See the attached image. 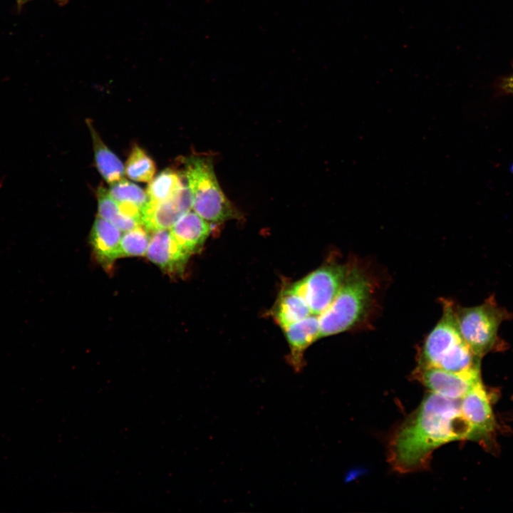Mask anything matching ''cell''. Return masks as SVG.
I'll return each instance as SVG.
<instances>
[{
  "instance_id": "30bf717a",
  "label": "cell",
  "mask_w": 513,
  "mask_h": 513,
  "mask_svg": "<svg viewBox=\"0 0 513 513\" xmlns=\"http://www.w3.org/2000/svg\"><path fill=\"white\" fill-rule=\"evenodd\" d=\"M146 254L150 261L170 274L181 273L190 256L175 242L168 229L153 232Z\"/></svg>"
},
{
  "instance_id": "2e32d148",
  "label": "cell",
  "mask_w": 513,
  "mask_h": 513,
  "mask_svg": "<svg viewBox=\"0 0 513 513\" xmlns=\"http://www.w3.org/2000/svg\"><path fill=\"white\" fill-rule=\"evenodd\" d=\"M97 198L99 217L110 222L120 231L127 232L142 225L138 220L121 213L117 202L104 187H98Z\"/></svg>"
},
{
  "instance_id": "52a82bcc",
  "label": "cell",
  "mask_w": 513,
  "mask_h": 513,
  "mask_svg": "<svg viewBox=\"0 0 513 513\" xmlns=\"http://www.w3.org/2000/svg\"><path fill=\"white\" fill-rule=\"evenodd\" d=\"M480 373V370L455 373L435 367H417L415 376L430 392L450 399L460 400L481 380Z\"/></svg>"
},
{
  "instance_id": "ffe728a7",
  "label": "cell",
  "mask_w": 513,
  "mask_h": 513,
  "mask_svg": "<svg viewBox=\"0 0 513 513\" xmlns=\"http://www.w3.org/2000/svg\"><path fill=\"white\" fill-rule=\"evenodd\" d=\"M148 231L142 225L125 232L120 240L122 256H144L150 244Z\"/></svg>"
},
{
  "instance_id": "4fadbf2b",
  "label": "cell",
  "mask_w": 513,
  "mask_h": 513,
  "mask_svg": "<svg viewBox=\"0 0 513 513\" xmlns=\"http://www.w3.org/2000/svg\"><path fill=\"white\" fill-rule=\"evenodd\" d=\"M120 230L110 222L98 217L90 232V244L98 261L105 267L110 266L120 252Z\"/></svg>"
},
{
  "instance_id": "7a4b0ae2",
  "label": "cell",
  "mask_w": 513,
  "mask_h": 513,
  "mask_svg": "<svg viewBox=\"0 0 513 513\" xmlns=\"http://www.w3.org/2000/svg\"><path fill=\"white\" fill-rule=\"evenodd\" d=\"M373 285L363 269L349 264L345 281L329 306L319 316V338L348 331L368 314Z\"/></svg>"
},
{
  "instance_id": "8fae6325",
  "label": "cell",
  "mask_w": 513,
  "mask_h": 513,
  "mask_svg": "<svg viewBox=\"0 0 513 513\" xmlns=\"http://www.w3.org/2000/svg\"><path fill=\"white\" fill-rule=\"evenodd\" d=\"M283 330L290 350L287 360L296 372H300L304 366L305 350L320 338L318 316L311 314Z\"/></svg>"
},
{
  "instance_id": "603a6c76",
  "label": "cell",
  "mask_w": 513,
  "mask_h": 513,
  "mask_svg": "<svg viewBox=\"0 0 513 513\" xmlns=\"http://www.w3.org/2000/svg\"><path fill=\"white\" fill-rule=\"evenodd\" d=\"M4 185V177L0 174V190L2 189Z\"/></svg>"
},
{
  "instance_id": "7402d4cb",
  "label": "cell",
  "mask_w": 513,
  "mask_h": 513,
  "mask_svg": "<svg viewBox=\"0 0 513 513\" xmlns=\"http://www.w3.org/2000/svg\"><path fill=\"white\" fill-rule=\"evenodd\" d=\"M28 1H30V0H16V1L19 4V6H20L21 4H23ZM56 1L60 4H63L66 0H56Z\"/></svg>"
},
{
  "instance_id": "9a60e30c",
  "label": "cell",
  "mask_w": 513,
  "mask_h": 513,
  "mask_svg": "<svg viewBox=\"0 0 513 513\" xmlns=\"http://www.w3.org/2000/svg\"><path fill=\"white\" fill-rule=\"evenodd\" d=\"M92 135L95 158L98 171L110 184L123 179L124 169L122 162L102 142L90 123H88Z\"/></svg>"
},
{
  "instance_id": "6da1fadb",
  "label": "cell",
  "mask_w": 513,
  "mask_h": 513,
  "mask_svg": "<svg viewBox=\"0 0 513 513\" xmlns=\"http://www.w3.org/2000/svg\"><path fill=\"white\" fill-rule=\"evenodd\" d=\"M464 439H475V435L460 412V400L430 392L394 433L388 461L400 473L418 471L427 467L437 448Z\"/></svg>"
},
{
  "instance_id": "5b68a950",
  "label": "cell",
  "mask_w": 513,
  "mask_h": 513,
  "mask_svg": "<svg viewBox=\"0 0 513 513\" xmlns=\"http://www.w3.org/2000/svg\"><path fill=\"white\" fill-rule=\"evenodd\" d=\"M349 263L324 265L293 284L306 301L311 313L319 316L334 300L348 270Z\"/></svg>"
},
{
  "instance_id": "ba28073f",
  "label": "cell",
  "mask_w": 513,
  "mask_h": 513,
  "mask_svg": "<svg viewBox=\"0 0 513 513\" xmlns=\"http://www.w3.org/2000/svg\"><path fill=\"white\" fill-rule=\"evenodd\" d=\"M191 208L192 195L188 186L184 185L168 200L158 202L148 201L142 212V225L151 232L168 229Z\"/></svg>"
},
{
  "instance_id": "8992f818",
  "label": "cell",
  "mask_w": 513,
  "mask_h": 513,
  "mask_svg": "<svg viewBox=\"0 0 513 513\" xmlns=\"http://www.w3.org/2000/svg\"><path fill=\"white\" fill-rule=\"evenodd\" d=\"M452 301H442L443 313L421 347L418 368L436 367L442 357L463 341L458 330Z\"/></svg>"
},
{
  "instance_id": "e0dca14e",
  "label": "cell",
  "mask_w": 513,
  "mask_h": 513,
  "mask_svg": "<svg viewBox=\"0 0 513 513\" xmlns=\"http://www.w3.org/2000/svg\"><path fill=\"white\" fill-rule=\"evenodd\" d=\"M182 176L172 169L162 171L148 185L149 202H158L173 197L184 185Z\"/></svg>"
},
{
  "instance_id": "5bb4252c",
  "label": "cell",
  "mask_w": 513,
  "mask_h": 513,
  "mask_svg": "<svg viewBox=\"0 0 513 513\" xmlns=\"http://www.w3.org/2000/svg\"><path fill=\"white\" fill-rule=\"evenodd\" d=\"M311 314L306 301L293 284L281 291L273 309L274 318L282 329Z\"/></svg>"
},
{
  "instance_id": "7c38bea8",
  "label": "cell",
  "mask_w": 513,
  "mask_h": 513,
  "mask_svg": "<svg viewBox=\"0 0 513 513\" xmlns=\"http://www.w3.org/2000/svg\"><path fill=\"white\" fill-rule=\"evenodd\" d=\"M180 247L191 255L203 246L212 231V224L195 212H188L170 230Z\"/></svg>"
},
{
  "instance_id": "277c9868",
  "label": "cell",
  "mask_w": 513,
  "mask_h": 513,
  "mask_svg": "<svg viewBox=\"0 0 513 513\" xmlns=\"http://www.w3.org/2000/svg\"><path fill=\"white\" fill-rule=\"evenodd\" d=\"M183 176L192 200V209L212 223L241 217L240 212L222 190L209 157L192 156L185 160Z\"/></svg>"
},
{
  "instance_id": "ac0fdd59",
  "label": "cell",
  "mask_w": 513,
  "mask_h": 513,
  "mask_svg": "<svg viewBox=\"0 0 513 513\" xmlns=\"http://www.w3.org/2000/svg\"><path fill=\"white\" fill-rule=\"evenodd\" d=\"M109 193L119 205L138 209L142 212L149 201L147 192L124 179L111 184Z\"/></svg>"
},
{
  "instance_id": "d6986e66",
  "label": "cell",
  "mask_w": 513,
  "mask_h": 513,
  "mask_svg": "<svg viewBox=\"0 0 513 513\" xmlns=\"http://www.w3.org/2000/svg\"><path fill=\"white\" fill-rule=\"evenodd\" d=\"M125 172L133 180L149 182L155 175V165L142 149L135 145L126 162Z\"/></svg>"
},
{
  "instance_id": "3957f363",
  "label": "cell",
  "mask_w": 513,
  "mask_h": 513,
  "mask_svg": "<svg viewBox=\"0 0 513 513\" xmlns=\"http://www.w3.org/2000/svg\"><path fill=\"white\" fill-rule=\"evenodd\" d=\"M455 316L462 340L475 355L482 358L489 352L507 348V343L499 336V328L513 318L512 312L498 304L494 295L476 306L463 307L455 304Z\"/></svg>"
},
{
  "instance_id": "44dd1931",
  "label": "cell",
  "mask_w": 513,
  "mask_h": 513,
  "mask_svg": "<svg viewBox=\"0 0 513 513\" xmlns=\"http://www.w3.org/2000/svg\"><path fill=\"white\" fill-rule=\"evenodd\" d=\"M499 87L502 93L513 95V73L503 77L499 81Z\"/></svg>"
},
{
  "instance_id": "9c48e42d",
  "label": "cell",
  "mask_w": 513,
  "mask_h": 513,
  "mask_svg": "<svg viewBox=\"0 0 513 513\" xmlns=\"http://www.w3.org/2000/svg\"><path fill=\"white\" fill-rule=\"evenodd\" d=\"M460 408L462 415L472 427L475 439L494 430L495 420L481 380L460 400Z\"/></svg>"
}]
</instances>
